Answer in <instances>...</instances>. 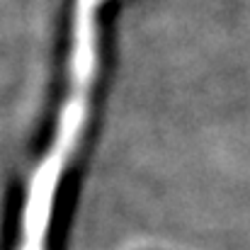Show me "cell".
<instances>
[{
	"label": "cell",
	"instance_id": "1",
	"mask_svg": "<svg viewBox=\"0 0 250 250\" xmlns=\"http://www.w3.org/2000/svg\"><path fill=\"white\" fill-rule=\"evenodd\" d=\"M97 7L100 0H76L73 5V49H71V87L68 97L61 107V117L56 124V136L46 151V156L34 167L22 216H20V238L17 250H46L49 226L54 219V202L59 194V182L68 166L81 131L87 119L90 90L97 73Z\"/></svg>",
	"mask_w": 250,
	"mask_h": 250
}]
</instances>
